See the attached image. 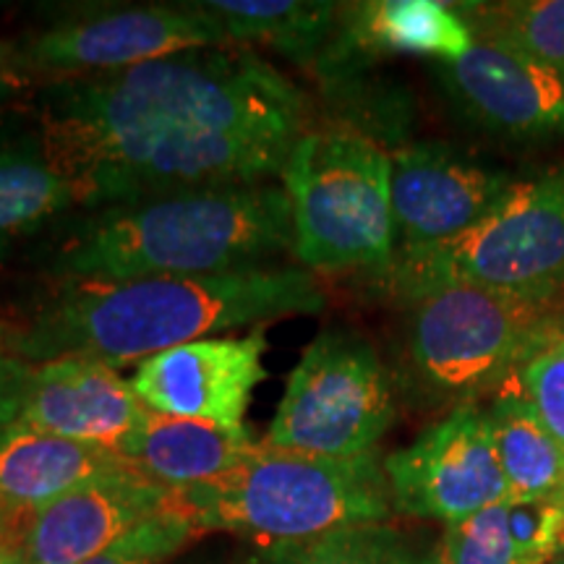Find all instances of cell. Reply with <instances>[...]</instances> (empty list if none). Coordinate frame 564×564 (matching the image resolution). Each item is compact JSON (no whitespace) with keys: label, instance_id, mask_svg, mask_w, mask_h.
Instances as JSON below:
<instances>
[{"label":"cell","instance_id":"cell-7","mask_svg":"<svg viewBox=\"0 0 564 564\" xmlns=\"http://www.w3.org/2000/svg\"><path fill=\"white\" fill-rule=\"evenodd\" d=\"M405 308V390L453 411L499 392L564 319L560 299L474 285L440 288Z\"/></svg>","mask_w":564,"mask_h":564},{"label":"cell","instance_id":"cell-34","mask_svg":"<svg viewBox=\"0 0 564 564\" xmlns=\"http://www.w3.org/2000/svg\"><path fill=\"white\" fill-rule=\"evenodd\" d=\"M243 564H253V562H251V560H249V562H243Z\"/></svg>","mask_w":564,"mask_h":564},{"label":"cell","instance_id":"cell-13","mask_svg":"<svg viewBox=\"0 0 564 564\" xmlns=\"http://www.w3.org/2000/svg\"><path fill=\"white\" fill-rule=\"evenodd\" d=\"M444 91L470 121L512 141L564 137V70L476 40L460 61L436 63Z\"/></svg>","mask_w":564,"mask_h":564},{"label":"cell","instance_id":"cell-1","mask_svg":"<svg viewBox=\"0 0 564 564\" xmlns=\"http://www.w3.org/2000/svg\"><path fill=\"white\" fill-rule=\"evenodd\" d=\"M40 95L37 137L53 162L121 141H299L314 129V105L306 91L241 45L202 47L116 74L51 82Z\"/></svg>","mask_w":564,"mask_h":564},{"label":"cell","instance_id":"cell-22","mask_svg":"<svg viewBox=\"0 0 564 564\" xmlns=\"http://www.w3.org/2000/svg\"><path fill=\"white\" fill-rule=\"evenodd\" d=\"M253 564H440L436 544L387 523L356 525L312 541L270 544L251 556Z\"/></svg>","mask_w":564,"mask_h":564},{"label":"cell","instance_id":"cell-18","mask_svg":"<svg viewBox=\"0 0 564 564\" xmlns=\"http://www.w3.org/2000/svg\"><path fill=\"white\" fill-rule=\"evenodd\" d=\"M253 447L257 442L246 426H220L147 411L121 444V455L154 484L183 489L228 474Z\"/></svg>","mask_w":564,"mask_h":564},{"label":"cell","instance_id":"cell-10","mask_svg":"<svg viewBox=\"0 0 564 564\" xmlns=\"http://www.w3.org/2000/svg\"><path fill=\"white\" fill-rule=\"evenodd\" d=\"M384 474L392 507L408 518L453 525L510 502L489 421L478 405L455 408L405 449L384 457Z\"/></svg>","mask_w":564,"mask_h":564},{"label":"cell","instance_id":"cell-31","mask_svg":"<svg viewBox=\"0 0 564 564\" xmlns=\"http://www.w3.org/2000/svg\"><path fill=\"white\" fill-rule=\"evenodd\" d=\"M0 564H32L26 560V554L21 552L19 539L0 541Z\"/></svg>","mask_w":564,"mask_h":564},{"label":"cell","instance_id":"cell-11","mask_svg":"<svg viewBox=\"0 0 564 564\" xmlns=\"http://www.w3.org/2000/svg\"><path fill=\"white\" fill-rule=\"evenodd\" d=\"M394 253L442 246L470 230L514 178L468 154L413 141L390 152Z\"/></svg>","mask_w":564,"mask_h":564},{"label":"cell","instance_id":"cell-32","mask_svg":"<svg viewBox=\"0 0 564 564\" xmlns=\"http://www.w3.org/2000/svg\"><path fill=\"white\" fill-rule=\"evenodd\" d=\"M11 337H13V333H9V327L0 322V356L11 352Z\"/></svg>","mask_w":564,"mask_h":564},{"label":"cell","instance_id":"cell-14","mask_svg":"<svg viewBox=\"0 0 564 564\" xmlns=\"http://www.w3.org/2000/svg\"><path fill=\"white\" fill-rule=\"evenodd\" d=\"M167 491L137 468L97 478L30 514L19 546L32 564H82L165 510Z\"/></svg>","mask_w":564,"mask_h":564},{"label":"cell","instance_id":"cell-28","mask_svg":"<svg viewBox=\"0 0 564 564\" xmlns=\"http://www.w3.org/2000/svg\"><path fill=\"white\" fill-rule=\"evenodd\" d=\"M47 87L42 74L26 58L24 47L0 37V102Z\"/></svg>","mask_w":564,"mask_h":564},{"label":"cell","instance_id":"cell-27","mask_svg":"<svg viewBox=\"0 0 564 564\" xmlns=\"http://www.w3.org/2000/svg\"><path fill=\"white\" fill-rule=\"evenodd\" d=\"M196 535L202 533L188 520L160 512L82 564H165L181 549L192 544Z\"/></svg>","mask_w":564,"mask_h":564},{"label":"cell","instance_id":"cell-12","mask_svg":"<svg viewBox=\"0 0 564 564\" xmlns=\"http://www.w3.org/2000/svg\"><path fill=\"white\" fill-rule=\"evenodd\" d=\"M264 352L262 327L243 337H204L141 361L129 382L152 413L243 426L251 394L267 379Z\"/></svg>","mask_w":564,"mask_h":564},{"label":"cell","instance_id":"cell-15","mask_svg":"<svg viewBox=\"0 0 564 564\" xmlns=\"http://www.w3.org/2000/svg\"><path fill=\"white\" fill-rule=\"evenodd\" d=\"M144 413V403L116 366L68 356L32 364L19 421L63 440L100 444L121 453V444Z\"/></svg>","mask_w":564,"mask_h":564},{"label":"cell","instance_id":"cell-9","mask_svg":"<svg viewBox=\"0 0 564 564\" xmlns=\"http://www.w3.org/2000/svg\"><path fill=\"white\" fill-rule=\"evenodd\" d=\"M232 45L199 3L97 6L32 34L24 53L42 79H84L126 70L167 55Z\"/></svg>","mask_w":564,"mask_h":564},{"label":"cell","instance_id":"cell-8","mask_svg":"<svg viewBox=\"0 0 564 564\" xmlns=\"http://www.w3.org/2000/svg\"><path fill=\"white\" fill-rule=\"evenodd\" d=\"M394 415V382L379 352L364 337L324 329L288 377L264 444L319 457L369 455Z\"/></svg>","mask_w":564,"mask_h":564},{"label":"cell","instance_id":"cell-5","mask_svg":"<svg viewBox=\"0 0 564 564\" xmlns=\"http://www.w3.org/2000/svg\"><path fill=\"white\" fill-rule=\"evenodd\" d=\"M392 160L350 126H314L282 167L291 196L293 257L303 270L369 280L394 259Z\"/></svg>","mask_w":564,"mask_h":564},{"label":"cell","instance_id":"cell-23","mask_svg":"<svg viewBox=\"0 0 564 564\" xmlns=\"http://www.w3.org/2000/svg\"><path fill=\"white\" fill-rule=\"evenodd\" d=\"M457 11L476 40L564 70V0L460 3Z\"/></svg>","mask_w":564,"mask_h":564},{"label":"cell","instance_id":"cell-20","mask_svg":"<svg viewBox=\"0 0 564 564\" xmlns=\"http://www.w3.org/2000/svg\"><path fill=\"white\" fill-rule=\"evenodd\" d=\"M486 421L510 502L564 499V449L528 405L518 373L499 387Z\"/></svg>","mask_w":564,"mask_h":564},{"label":"cell","instance_id":"cell-35","mask_svg":"<svg viewBox=\"0 0 564 564\" xmlns=\"http://www.w3.org/2000/svg\"><path fill=\"white\" fill-rule=\"evenodd\" d=\"M6 541H9V539H6Z\"/></svg>","mask_w":564,"mask_h":564},{"label":"cell","instance_id":"cell-30","mask_svg":"<svg viewBox=\"0 0 564 564\" xmlns=\"http://www.w3.org/2000/svg\"><path fill=\"white\" fill-rule=\"evenodd\" d=\"M26 520H30V518H19V514H11L9 510H6V505L0 502V541L21 539V531H24Z\"/></svg>","mask_w":564,"mask_h":564},{"label":"cell","instance_id":"cell-4","mask_svg":"<svg viewBox=\"0 0 564 564\" xmlns=\"http://www.w3.org/2000/svg\"><path fill=\"white\" fill-rule=\"evenodd\" d=\"M390 510L377 453L319 457L262 442L228 474L167 491L162 512L188 520L199 533H241L270 546L384 523Z\"/></svg>","mask_w":564,"mask_h":564},{"label":"cell","instance_id":"cell-25","mask_svg":"<svg viewBox=\"0 0 564 564\" xmlns=\"http://www.w3.org/2000/svg\"><path fill=\"white\" fill-rule=\"evenodd\" d=\"M518 387L564 449V319L518 371Z\"/></svg>","mask_w":564,"mask_h":564},{"label":"cell","instance_id":"cell-3","mask_svg":"<svg viewBox=\"0 0 564 564\" xmlns=\"http://www.w3.org/2000/svg\"><path fill=\"white\" fill-rule=\"evenodd\" d=\"M293 253L282 183H236L76 212L47 253L55 282H118L267 267Z\"/></svg>","mask_w":564,"mask_h":564},{"label":"cell","instance_id":"cell-19","mask_svg":"<svg viewBox=\"0 0 564 564\" xmlns=\"http://www.w3.org/2000/svg\"><path fill=\"white\" fill-rule=\"evenodd\" d=\"M232 45L270 47L299 66H316L333 45L340 6L324 0H204Z\"/></svg>","mask_w":564,"mask_h":564},{"label":"cell","instance_id":"cell-2","mask_svg":"<svg viewBox=\"0 0 564 564\" xmlns=\"http://www.w3.org/2000/svg\"><path fill=\"white\" fill-rule=\"evenodd\" d=\"M324 291L303 267H249L118 282H55L30 324L11 337L26 364L97 358L116 369L243 324L319 314Z\"/></svg>","mask_w":564,"mask_h":564},{"label":"cell","instance_id":"cell-16","mask_svg":"<svg viewBox=\"0 0 564 564\" xmlns=\"http://www.w3.org/2000/svg\"><path fill=\"white\" fill-rule=\"evenodd\" d=\"M476 45L474 32L453 3L436 0H369L340 6L333 45L319 61L329 76L356 55H423L460 61Z\"/></svg>","mask_w":564,"mask_h":564},{"label":"cell","instance_id":"cell-6","mask_svg":"<svg viewBox=\"0 0 564 564\" xmlns=\"http://www.w3.org/2000/svg\"><path fill=\"white\" fill-rule=\"evenodd\" d=\"M394 303H411L453 285L523 299H560L564 291V162L514 181L474 228L442 246L394 253L377 278L364 280Z\"/></svg>","mask_w":564,"mask_h":564},{"label":"cell","instance_id":"cell-29","mask_svg":"<svg viewBox=\"0 0 564 564\" xmlns=\"http://www.w3.org/2000/svg\"><path fill=\"white\" fill-rule=\"evenodd\" d=\"M30 377L32 364L21 361L11 352L0 356V432L9 429L13 421H19Z\"/></svg>","mask_w":564,"mask_h":564},{"label":"cell","instance_id":"cell-17","mask_svg":"<svg viewBox=\"0 0 564 564\" xmlns=\"http://www.w3.org/2000/svg\"><path fill=\"white\" fill-rule=\"evenodd\" d=\"M131 468L118 449L63 440L24 421L0 432V502L19 518H30L84 484Z\"/></svg>","mask_w":564,"mask_h":564},{"label":"cell","instance_id":"cell-21","mask_svg":"<svg viewBox=\"0 0 564 564\" xmlns=\"http://www.w3.org/2000/svg\"><path fill=\"white\" fill-rule=\"evenodd\" d=\"M74 209V183L53 165L37 133L0 139V257Z\"/></svg>","mask_w":564,"mask_h":564},{"label":"cell","instance_id":"cell-24","mask_svg":"<svg viewBox=\"0 0 564 564\" xmlns=\"http://www.w3.org/2000/svg\"><path fill=\"white\" fill-rule=\"evenodd\" d=\"M440 564H518L507 525V502L444 528L436 544Z\"/></svg>","mask_w":564,"mask_h":564},{"label":"cell","instance_id":"cell-26","mask_svg":"<svg viewBox=\"0 0 564 564\" xmlns=\"http://www.w3.org/2000/svg\"><path fill=\"white\" fill-rule=\"evenodd\" d=\"M518 564H552L564 556V499L507 502Z\"/></svg>","mask_w":564,"mask_h":564},{"label":"cell","instance_id":"cell-33","mask_svg":"<svg viewBox=\"0 0 564 564\" xmlns=\"http://www.w3.org/2000/svg\"><path fill=\"white\" fill-rule=\"evenodd\" d=\"M552 564H564V556H560V560H554Z\"/></svg>","mask_w":564,"mask_h":564}]
</instances>
